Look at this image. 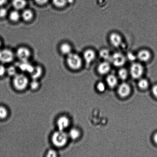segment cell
<instances>
[{"label":"cell","instance_id":"obj_12","mask_svg":"<svg viewBox=\"0 0 157 157\" xmlns=\"http://www.w3.org/2000/svg\"><path fill=\"white\" fill-rule=\"evenodd\" d=\"M34 67V65L29 62V61H20L17 67L19 68L21 71L27 72L30 74L33 70Z\"/></svg>","mask_w":157,"mask_h":157},{"label":"cell","instance_id":"obj_15","mask_svg":"<svg viewBox=\"0 0 157 157\" xmlns=\"http://www.w3.org/2000/svg\"><path fill=\"white\" fill-rule=\"evenodd\" d=\"M59 49L62 54L67 56L73 52L71 45L67 42L61 43L59 46Z\"/></svg>","mask_w":157,"mask_h":157},{"label":"cell","instance_id":"obj_32","mask_svg":"<svg viewBox=\"0 0 157 157\" xmlns=\"http://www.w3.org/2000/svg\"><path fill=\"white\" fill-rule=\"evenodd\" d=\"M6 73V68L2 64H0V76H2Z\"/></svg>","mask_w":157,"mask_h":157},{"label":"cell","instance_id":"obj_6","mask_svg":"<svg viewBox=\"0 0 157 157\" xmlns=\"http://www.w3.org/2000/svg\"><path fill=\"white\" fill-rule=\"evenodd\" d=\"M15 53L10 49H3L0 50V62L2 63H9L14 59Z\"/></svg>","mask_w":157,"mask_h":157},{"label":"cell","instance_id":"obj_37","mask_svg":"<svg viewBox=\"0 0 157 157\" xmlns=\"http://www.w3.org/2000/svg\"><path fill=\"white\" fill-rule=\"evenodd\" d=\"M153 139L155 142L157 144V133L155 134L154 136Z\"/></svg>","mask_w":157,"mask_h":157},{"label":"cell","instance_id":"obj_2","mask_svg":"<svg viewBox=\"0 0 157 157\" xmlns=\"http://www.w3.org/2000/svg\"><path fill=\"white\" fill-rule=\"evenodd\" d=\"M66 62L67 66L72 70H76L81 68L84 62L82 57L78 54L72 52L67 55Z\"/></svg>","mask_w":157,"mask_h":157},{"label":"cell","instance_id":"obj_25","mask_svg":"<svg viewBox=\"0 0 157 157\" xmlns=\"http://www.w3.org/2000/svg\"><path fill=\"white\" fill-rule=\"evenodd\" d=\"M17 67L14 66H10L6 68V73L9 76H14L17 74Z\"/></svg>","mask_w":157,"mask_h":157},{"label":"cell","instance_id":"obj_29","mask_svg":"<svg viewBox=\"0 0 157 157\" xmlns=\"http://www.w3.org/2000/svg\"><path fill=\"white\" fill-rule=\"evenodd\" d=\"M97 89L100 92H104L105 89V85L104 83L102 82H99L97 85Z\"/></svg>","mask_w":157,"mask_h":157},{"label":"cell","instance_id":"obj_8","mask_svg":"<svg viewBox=\"0 0 157 157\" xmlns=\"http://www.w3.org/2000/svg\"><path fill=\"white\" fill-rule=\"evenodd\" d=\"M96 54L95 51L92 49H87L83 53L82 58L83 61L87 64H90L95 61Z\"/></svg>","mask_w":157,"mask_h":157},{"label":"cell","instance_id":"obj_4","mask_svg":"<svg viewBox=\"0 0 157 157\" xmlns=\"http://www.w3.org/2000/svg\"><path fill=\"white\" fill-rule=\"evenodd\" d=\"M127 59L126 56L122 53L117 52L112 54L110 61L115 67H121L125 64Z\"/></svg>","mask_w":157,"mask_h":157},{"label":"cell","instance_id":"obj_36","mask_svg":"<svg viewBox=\"0 0 157 157\" xmlns=\"http://www.w3.org/2000/svg\"><path fill=\"white\" fill-rule=\"evenodd\" d=\"M7 0H0V6L4 5L7 2Z\"/></svg>","mask_w":157,"mask_h":157},{"label":"cell","instance_id":"obj_20","mask_svg":"<svg viewBox=\"0 0 157 157\" xmlns=\"http://www.w3.org/2000/svg\"><path fill=\"white\" fill-rule=\"evenodd\" d=\"M111 54L108 49L104 48L100 51L99 55L103 60L110 61Z\"/></svg>","mask_w":157,"mask_h":157},{"label":"cell","instance_id":"obj_7","mask_svg":"<svg viewBox=\"0 0 157 157\" xmlns=\"http://www.w3.org/2000/svg\"><path fill=\"white\" fill-rule=\"evenodd\" d=\"M144 72V67L140 63H133L130 66V73L132 77L133 78H140Z\"/></svg>","mask_w":157,"mask_h":157},{"label":"cell","instance_id":"obj_23","mask_svg":"<svg viewBox=\"0 0 157 157\" xmlns=\"http://www.w3.org/2000/svg\"><path fill=\"white\" fill-rule=\"evenodd\" d=\"M54 6L59 8L65 7L67 4V0H52Z\"/></svg>","mask_w":157,"mask_h":157},{"label":"cell","instance_id":"obj_11","mask_svg":"<svg viewBox=\"0 0 157 157\" xmlns=\"http://www.w3.org/2000/svg\"><path fill=\"white\" fill-rule=\"evenodd\" d=\"M70 120L68 117L66 116L59 117L56 122L58 130L65 131L70 125Z\"/></svg>","mask_w":157,"mask_h":157},{"label":"cell","instance_id":"obj_1","mask_svg":"<svg viewBox=\"0 0 157 157\" xmlns=\"http://www.w3.org/2000/svg\"><path fill=\"white\" fill-rule=\"evenodd\" d=\"M69 139L68 133L65 131L59 130L55 132L52 137L53 144L56 147H59L65 145Z\"/></svg>","mask_w":157,"mask_h":157},{"label":"cell","instance_id":"obj_3","mask_svg":"<svg viewBox=\"0 0 157 157\" xmlns=\"http://www.w3.org/2000/svg\"><path fill=\"white\" fill-rule=\"evenodd\" d=\"M13 77V86L18 90H24L29 84L28 78L24 74L17 73Z\"/></svg>","mask_w":157,"mask_h":157},{"label":"cell","instance_id":"obj_19","mask_svg":"<svg viewBox=\"0 0 157 157\" xmlns=\"http://www.w3.org/2000/svg\"><path fill=\"white\" fill-rule=\"evenodd\" d=\"M9 16L10 21L13 22H17L21 18V13H20L19 11L15 9L11 11Z\"/></svg>","mask_w":157,"mask_h":157},{"label":"cell","instance_id":"obj_14","mask_svg":"<svg viewBox=\"0 0 157 157\" xmlns=\"http://www.w3.org/2000/svg\"><path fill=\"white\" fill-rule=\"evenodd\" d=\"M131 91L130 86L127 83H123L118 87V92L120 96L124 98L130 94Z\"/></svg>","mask_w":157,"mask_h":157},{"label":"cell","instance_id":"obj_10","mask_svg":"<svg viewBox=\"0 0 157 157\" xmlns=\"http://www.w3.org/2000/svg\"><path fill=\"white\" fill-rule=\"evenodd\" d=\"M137 59L140 62H147L151 58V53L147 49H141L137 53Z\"/></svg>","mask_w":157,"mask_h":157},{"label":"cell","instance_id":"obj_30","mask_svg":"<svg viewBox=\"0 0 157 157\" xmlns=\"http://www.w3.org/2000/svg\"><path fill=\"white\" fill-rule=\"evenodd\" d=\"M8 13L7 9L4 7L0 8V18H4Z\"/></svg>","mask_w":157,"mask_h":157},{"label":"cell","instance_id":"obj_27","mask_svg":"<svg viewBox=\"0 0 157 157\" xmlns=\"http://www.w3.org/2000/svg\"><path fill=\"white\" fill-rule=\"evenodd\" d=\"M148 81L144 79H141L138 83L139 87L143 89H147L148 87Z\"/></svg>","mask_w":157,"mask_h":157},{"label":"cell","instance_id":"obj_5","mask_svg":"<svg viewBox=\"0 0 157 157\" xmlns=\"http://www.w3.org/2000/svg\"><path fill=\"white\" fill-rule=\"evenodd\" d=\"M15 55L20 61H29L32 56V52L28 48L21 46L17 49Z\"/></svg>","mask_w":157,"mask_h":157},{"label":"cell","instance_id":"obj_22","mask_svg":"<svg viewBox=\"0 0 157 157\" xmlns=\"http://www.w3.org/2000/svg\"><path fill=\"white\" fill-rule=\"evenodd\" d=\"M68 135L69 138L75 140L77 139L80 136V132L79 130L76 128H73L69 132Z\"/></svg>","mask_w":157,"mask_h":157},{"label":"cell","instance_id":"obj_18","mask_svg":"<svg viewBox=\"0 0 157 157\" xmlns=\"http://www.w3.org/2000/svg\"><path fill=\"white\" fill-rule=\"evenodd\" d=\"M43 73V69L41 66L39 65L34 66L33 70L30 74L31 77L33 79H37L39 78Z\"/></svg>","mask_w":157,"mask_h":157},{"label":"cell","instance_id":"obj_13","mask_svg":"<svg viewBox=\"0 0 157 157\" xmlns=\"http://www.w3.org/2000/svg\"><path fill=\"white\" fill-rule=\"evenodd\" d=\"M109 61H104L98 64V71L100 74L104 75L108 73L111 69V66Z\"/></svg>","mask_w":157,"mask_h":157},{"label":"cell","instance_id":"obj_26","mask_svg":"<svg viewBox=\"0 0 157 157\" xmlns=\"http://www.w3.org/2000/svg\"><path fill=\"white\" fill-rule=\"evenodd\" d=\"M8 111L7 109L3 106H0V118L4 119L7 117L8 115Z\"/></svg>","mask_w":157,"mask_h":157},{"label":"cell","instance_id":"obj_17","mask_svg":"<svg viewBox=\"0 0 157 157\" xmlns=\"http://www.w3.org/2000/svg\"><path fill=\"white\" fill-rule=\"evenodd\" d=\"M12 4L14 9L20 11L25 8L27 3L25 0H13Z\"/></svg>","mask_w":157,"mask_h":157},{"label":"cell","instance_id":"obj_21","mask_svg":"<svg viewBox=\"0 0 157 157\" xmlns=\"http://www.w3.org/2000/svg\"><path fill=\"white\" fill-rule=\"evenodd\" d=\"M106 81L108 85L111 88L115 87L117 84V78L113 75H109L106 78Z\"/></svg>","mask_w":157,"mask_h":157},{"label":"cell","instance_id":"obj_9","mask_svg":"<svg viewBox=\"0 0 157 157\" xmlns=\"http://www.w3.org/2000/svg\"><path fill=\"white\" fill-rule=\"evenodd\" d=\"M109 41L113 47L118 48L121 47L123 43L122 36L119 33L113 32L109 35Z\"/></svg>","mask_w":157,"mask_h":157},{"label":"cell","instance_id":"obj_24","mask_svg":"<svg viewBox=\"0 0 157 157\" xmlns=\"http://www.w3.org/2000/svg\"><path fill=\"white\" fill-rule=\"evenodd\" d=\"M118 75L121 79L124 80L127 78L128 76V72L126 69L122 67L118 71Z\"/></svg>","mask_w":157,"mask_h":157},{"label":"cell","instance_id":"obj_16","mask_svg":"<svg viewBox=\"0 0 157 157\" xmlns=\"http://www.w3.org/2000/svg\"><path fill=\"white\" fill-rule=\"evenodd\" d=\"M21 18L25 21H30L33 19L34 15L32 10L29 9H25L21 13Z\"/></svg>","mask_w":157,"mask_h":157},{"label":"cell","instance_id":"obj_33","mask_svg":"<svg viewBox=\"0 0 157 157\" xmlns=\"http://www.w3.org/2000/svg\"><path fill=\"white\" fill-rule=\"evenodd\" d=\"M126 58H127V59L128 58V59L132 61H134L135 59H137L136 55L131 53H129L127 57L126 56Z\"/></svg>","mask_w":157,"mask_h":157},{"label":"cell","instance_id":"obj_38","mask_svg":"<svg viewBox=\"0 0 157 157\" xmlns=\"http://www.w3.org/2000/svg\"><path fill=\"white\" fill-rule=\"evenodd\" d=\"M1 44H2L1 41V40H0V48H1Z\"/></svg>","mask_w":157,"mask_h":157},{"label":"cell","instance_id":"obj_31","mask_svg":"<svg viewBox=\"0 0 157 157\" xmlns=\"http://www.w3.org/2000/svg\"><path fill=\"white\" fill-rule=\"evenodd\" d=\"M57 153L54 150H50L48 151L47 156V157H56L57 156Z\"/></svg>","mask_w":157,"mask_h":157},{"label":"cell","instance_id":"obj_28","mask_svg":"<svg viewBox=\"0 0 157 157\" xmlns=\"http://www.w3.org/2000/svg\"><path fill=\"white\" fill-rule=\"evenodd\" d=\"M29 84L30 87L33 90L37 89L39 86V83L36 79H33L30 83L29 82Z\"/></svg>","mask_w":157,"mask_h":157},{"label":"cell","instance_id":"obj_35","mask_svg":"<svg viewBox=\"0 0 157 157\" xmlns=\"http://www.w3.org/2000/svg\"><path fill=\"white\" fill-rule=\"evenodd\" d=\"M152 91L154 95L157 98V84L153 86Z\"/></svg>","mask_w":157,"mask_h":157},{"label":"cell","instance_id":"obj_34","mask_svg":"<svg viewBox=\"0 0 157 157\" xmlns=\"http://www.w3.org/2000/svg\"><path fill=\"white\" fill-rule=\"evenodd\" d=\"M49 0H35V2L39 5H44L48 2Z\"/></svg>","mask_w":157,"mask_h":157}]
</instances>
